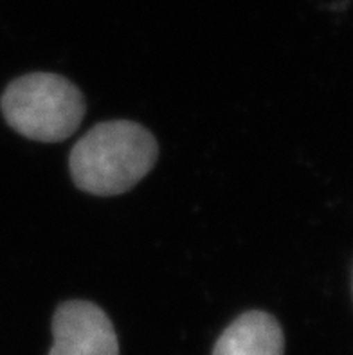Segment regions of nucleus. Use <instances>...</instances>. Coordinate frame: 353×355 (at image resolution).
Listing matches in <instances>:
<instances>
[{"label": "nucleus", "mask_w": 353, "mask_h": 355, "mask_svg": "<svg viewBox=\"0 0 353 355\" xmlns=\"http://www.w3.org/2000/svg\"><path fill=\"white\" fill-rule=\"evenodd\" d=\"M159 144L143 125L114 119L92 126L71 150L69 170L78 189L96 197L123 195L155 166Z\"/></svg>", "instance_id": "nucleus-1"}, {"label": "nucleus", "mask_w": 353, "mask_h": 355, "mask_svg": "<svg viewBox=\"0 0 353 355\" xmlns=\"http://www.w3.org/2000/svg\"><path fill=\"white\" fill-rule=\"evenodd\" d=\"M0 108L15 132L40 143H60L80 128L87 103L71 80L54 72H31L6 87Z\"/></svg>", "instance_id": "nucleus-2"}, {"label": "nucleus", "mask_w": 353, "mask_h": 355, "mask_svg": "<svg viewBox=\"0 0 353 355\" xmlns=\"http://www.w3.org/2000/svg\"><path fill=\"white\" fill-rule=\"evenodd\" d=\"M53 339L47 355H119V339L110 318L85 300L60 303L53 315Z\"/></svg>", "instance_id": "nucleus-3"}, {"label": "nucleus", "mask_w": 353, "mask_h": 355, "mask_svg": "<svg viewBox=\"0 0 353 355\" xmlns=\"http://www.w3.org/2000/svg\"><path fill=\"white\" fill-rule=\"evenodd\" d=\"M285 336L273 314L249 311L238 315L215 343L213 355H283Z\"/></svg>", "instance_id": "nucleus-4"}]
</instances>
